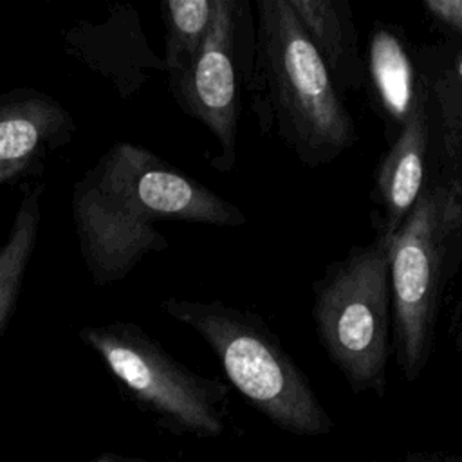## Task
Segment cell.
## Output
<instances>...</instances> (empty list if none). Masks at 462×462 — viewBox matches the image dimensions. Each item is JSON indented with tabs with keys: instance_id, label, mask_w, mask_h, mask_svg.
I'll list each match as a JSON object with an SVG mask.
<instances>
[{
	"instance_id": "obj_6",
	"label": "cell",
	"mask_w": 462,
	"mask_h": 462,
	"mask_svg": "<svg viewBox=\"0 0 462 462\" xmlns=\"http://www.w3.org/2000/svg\"><path fill=\"white\" fill-rule=\"evenodd\" d=\"M79 339L106 365L126 395L173 435L218 439L227 430L229 388L177 361L132 321L85 325Z\"/></svg>"
},
{
	"instance_id": "obj_2",
	"label": "cell",
	"mask_w": 462,
	"mask_h": 462,
	"mask_svg": "<svg viewBox=\"0 0 462 462\" xmlns=\"http://www.w3.org/2000/svg\"><path fill=\"white\" fill-rule=\"evenodd\" d=\"M249 76L260 128L303 164H328L357 143L356 123L289 0L256 4Z\"/></svg>"
},
{
	"instance_id": "obj_18",
	"label": "cell",
	"mask_w": 462,
	"mask_h": 462,
	"mask_svg": "<svg viewBox=\"0 0 462 462\" xmlns=\"http://www.w3.org/2000/svg\"><path fill=\"white\" fill-rule=\"evenodd\" d=\"M88 462H148L141 457H130V455H121V453H101L94 457Z\"/></svg>"
},
{
	"instance_id": "obj_11",
	"label": "cell",
	"mask_w": 462,
	"mask_h": 462,
	"mask_svg": "<svg viewBox=\"0 0 462 462\" xmlns=\"http://www.w3.org/2000/svg\"><path fill=\"white\" fill-rule=\"evenodd\" d=\"M365 83H368L375 108L395 135L430 96L428 83L417 72L401 31L384 23L375 25L368 42Z\"/></svg>"
},
{
	"instance_id": "obj_5",
	"label": "cell",
	"mask_w": 462,
	"mask_h": 462,
	"mask_svg": "<svg viewBox=\"0 0 462 462\" xmlns=\"http://www.w3.org/2000/svg\"><path fill=\"white\" fill-rule=\"evenodd\" d=\"M318 339L350 392L386 395L392 354L390 242L352 245L312 283Z\"/></svg>"
},
{
	"instance_id": "obj_4",
	"label": "cell",
	"mask_w": 462,
	"mask_h": 462,
	"mask_svg": "<svg viewBox=\"0 0 462 462\" xmlns=\"http://www.w3.org/2000/svg\"><path fill=\"white\" fill-rule=\"evenodd\" d=\"M161 309L206 341L235 390L278 430L298 437L334 430L310 381L258 314L217 300L173 296Z\"/></svg>"
},
{
	"instance_id": "obj_12",
	"label": "cell",
	"mask_w": 462,
	"mask_h": 462,
	"mask_svg": "<svg viewBox=\"0 0 462 462\" xmlns=\"http://www.w3.org/2000/svg\"><path fill=\"white\" fill-rule=\"evenodd\" d=\"M298 22L323 60L337 90L365 87V60L350 4L345 0H289Z\"/></svg>"
},
{
	"instance_id": "obj_15",
	"label": "cell",
	"mask_w": 462,
	"mask_h": 462,
	"mask_svg": "<svg viewBox=\"0 0 462 462\" xmlns=\"http://www.w3.org/2000/svg\"><path fill=\"white\" fill-rule=\"evenodd\" d=\"M424 79L440 110L442 155H462V49L455 51L449 67H442L433 78L424 76Z\"/></svg>"
},
{
	"instance_id": "obj_8",
	"label": "cell",
	"mask_w": 462,
	"mask_h": 462,
	"mask_svg": "<svg viewBox=\"0 0 462 462\" xmlns=\"http://www.w3.org/2000/svg\"><path fill=\"white\" fill-rule=\"evenodd\" d=\"M74 116L51 94L14 87L0 94V188L40 177L76 135Z\"/></svg>"
},
{
	"instance_id": "obj_17",
	"label": "cell",
	"mask_w": 462,
	"mask_h": 462,
	"mask_svg": "<svg viewBox=\"0 0 462 462\" xmlns=\"http://www.w3.org/2000/svg\"><path fill=\"white\" fill-rule=\"evenodd\" d=\"M372 462H462V455L444 453V451H408L401 457H393L386 460H372Z\"/></svg>"
},
{
	"instance_id": "obj_10",
	"label": "cell",
	"mask_w": 462,
	"mask_h": 462,
	"mask_svg": "<svg viewBox=\"0 0 462 462\" xmlns=\"http://www.w3.org/2000/svg\"><path fill=\"white\" fill-rule=\"evenodd\" d=\"M430 96L417 106L411 119L392 139L375 170L372 199L375 202V236L388 242L395 236L406 215L415 206L428 177Z\"/></svg>"
},
{
	"instance_id": "obj_7",
	"label": "cell",
	"mask_w": 462,
	"mask_h": 462,
	"mask_svg": "<svg viewBox=\"0 0 462 462\" xmlns=\"http://www.w3.org/2000/svg\"><path fill=\"white\" fill-rule=\"evenodd\" d=\"M247 4L235 0H217L213 23L200 52L191 67L175 78H168V87L177 105L193 119L200 121L218 144V153L211 166L220 173H229L236 162L238 121H240V81L245 72Z\"/></svg>"
},
{
	"instance_id": "obj_9",
	"label": "cell",
	"mask_w": 462,
	"mask_h": 462,
	"mask_svg": "<svg viewBox=\"0 0 462 462\" xmlns=\"http://www.w3.org/2000/svg\"><path fill=\"white\" fill-rule=\"evenodd\" d=\"M69 56L108 78L121 99L134 96L153 74L166 72L143 32L139 13L125 4L110 7L101 23L78 22L63 34Z\"/></svg>"
},
{
	"instance_id": "obj_1",
	"label": "cell",
	"mask_w": 462,
	"mask_h": 462,
	"mask_svg": "<svg viewBox=\"0 0 462 462\" xmlns=\"http://www.w3.org/2000/svg\"><path fill=\"white\" fill-rule=\"evenodd\" d=\"M70 217L96 287L125 280L150 253L168 247L162 220L242 226L245 213L135 143H114L72 184Z\"/></svg>"
},
{
	"instance_id": "obj_13",
	"label": "cell",
	"mask_w": 462,
	"mask_h": 462,
	"mask_svg": "<svg viewBox=\"0 0 462 462\" xmlns=\"http://www.w3.org/2000/svg\"><path fill=\"white\" fill-rule=\"evenodd\" d=\"M45 186L25 184L5 242L0 245V337L16 312L27 267L36 249Z\"/></svg>"
},
{
	"instance_id": "obj_16",
	"label": "cell",
	"mask_w": 462,
	"mask_h": 462,
	"mask_svg": "<svg viewBox=\"0 0 462 462\" xmlns=\"http://www.w3.org/2000/svg\"><path fill=\"white\" fill-rule=\"evenodd\" d=\"M422 7L439 25L462 36V0H424Z\"/></svg>"
},
{
	"instance_id": "obj_3",
	"label": "cell",
	"mask_w": 462,
	"mask_h": 462,
	"mask_svg": "<svg viewBox=\"0 0 462 462\" xmlns=\"http://www.w3.org/2000/svg\"><path fill=\"white\" fill-rule=\"evenodd\" d=\"M462 245V161L440 162L390 242L392 352L408 383L426 370L455 251Z\"/></svg>"
},
{
	"instance_id": "obj_14",
	"label": "cell",
	"mask_w": 462,
	"mask_h": 462,
	"mask_svg": "<svg viewBox=\"0 0 462 462\" xmlns=\"http://www.w3.org/2000/svg\"><path fill=\"white\" fill-rule=\"evenodd\" d=\"M217 0H168L161 4V16L166 29V51L162 56L168 78L184 74L213 23Z\"/></svg>"
}]
</instances>
